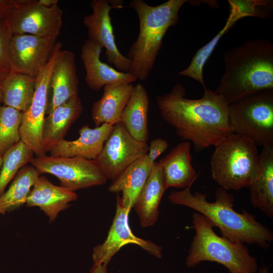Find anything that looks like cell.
I'll list each match as a JSON object with an SVG mask.
<instances>
[{
  "label": "cell",
  "mask_w": 273,
  "mask_h": 273,
  "mask_svg": "<svg viewBox=\"0 0 273 273\" xmlns=\"http://www.w3.org/2000/svg\"><path fill=\"white\" fill-rule=\"evenodd\" d=\"M79 79L75 54L61 50L52 71L46 115L69 99L78 96Z\"/></svg>",
  "instance_id": "15"
},
{
  "label": "cell",
  "mask_w": 273,
  "mask_h": 273,
  "mask_svg": "<svg viewBox=\"0 0 273 273\" xmlns=\"http://www.w3.org/2000/svg\"><path fill=\"white\" fill-rule=\"evenodd\" d=\"M214 147L210 168L213 179L227 191L248 187L257 164V146L233 133Z\"/></svg>",
  "instance_id": "6"
},
{
  "label": "cell",
  "mask_w": 273,
  "mask_h": 273,
  "mask_svg": "<svg viewBox=\"0 0 273 273\" xmlns=\"http://www.w3.org/2000/svg\"><path fill=\"white\" fill-rule=\"evenodd\" d=\"M77 198L75 192L56 186L45 176H39L31 190L26 205L39 207L52 222L60 212L70 207V202Z\"/></svg>",
  "instance_id": "21"
},
{
  "label": "cell",
  "mask_w": 273,
  "mask_h": 273,
  "mask_svg": "<svg viewBox=\"0 0 273 273\" xmlns=\"http://www.w3.org/2000/svg\"><path fill=\"white\" fill-rule=\"evenodd\" d=\"M84 109L80 98L74 97L57 107L44 119L42 139L46 153L56 143L64 139L69 129Z\"/></svg>",
  "instance_id": "22"
},
{
  "label": "cell",
  "mask_w": 273,
  "mask_h": 273,
  "mask_svg": "<svg viewBox=\"0 0 273 273\" xmlns=\"http://www.w3.org/2000/svg\"><path fill=\"white\" fill-rule=\"evenodd\" d=\"M62 46L61 43L56 42L49 61L36 77L35 89L31 105L23 112L20 127L21 140L36 157L46 155L42 145V125L48 106L52 71Z\"/></svg>",
  "instance_id": "10"
},
{
  "label": "cell",
  "mask_w": 273,
  "mask_h": 273,
  "mask_svg": "<svg viewBox=\"0 0 273 273\" xmlns=\"http://www.w3.org/2000/svg\"><path fill=\"white\" fill-rule=\"evenodd\" d=\"M149 145L134 139L119 122L94 160L106 178L115 180L130 165L147 155Z\"/></svg>",
  "instance_id": "11"
},
{
  "label": "cell",
  "mask_w": 273,
  "mask_h": 273,
  "mask_svg": "<svg viewBox=\"0 0 273 273\" xmlns=\"http://www.w3.org/2000/svg\"><path fill=\"white\" fill-rule=\"evenodd\" d=\"M186 0H169L152 6L143 0H132L129 7L138 14L139 33L126 57L131 61L129 73L137 79L145 80L153 69L168 29L177 24L178 12Z\"/></svg>",
  "instance_id": "4"
},
{
  "label": "cell",
  "mask_w": 273,
  "mask_h": 273,
  "mask_svg": "<svg viewBox=\"0 0 273 273\" xmlns=\"http://www.w3.org/2000/svg\"><path fill=\"white\" fill-rule=\"evenodd\" d=\"M35 84L36 77L11 71L0 82L3 105L26 111L32 101Z\"/></svg>",
  "instance_id": "27"
},
{
  "label": "cell",
  "mask_w": 273,
  "mask_h": 273,
  "mask_svg": "<svg viewBox=\"0 0 273 273\" xmlns=\"http://www.w3.org/2000/svg\"><path fill=\"white\" fill-rule=\"evenodd\" d=\"M14 8L5 19L12 34H28L57 39L63 11L58 5L48 7L38 0H13Z\"/></svg>",
  "instance_id": "9"
},
{
  "label": "cell",
  "mask_w": 273,
  "mask_h": 273,
  "mask_svg": "<svg viewBox=\"0 0 273 273\" xmlns=\"http://www.w3.org/2000/svg\"><path fill=\"white\" fill-rule=\"evenodd\" d=\"M225 72L215 92L229 105L243 97L273 89V46L264 39L248 40L224 55Z\"/></svg>",
  "instance_id": "3"
},
{
  "label": "cell",
  "mask_w": 273,
  "mask_h": 273,
  "mask_svg": "<svg viewBox=\"0 0 273 273\" xmlns=\"http://www.w3.org/2000/svg\"><path fill=\"white\" fill-rule=\"evenodd\" d=\"M191 143L185 141L173 147L158 162L166 189H185L192 186L198 174L192 164Z\"/></svg>",
  "instance_id": "20"
},
{
  "label": "cell",
  "mask_w": 273,
  "mask_h": 273,
  "mask_svg": "<svg viewBox=\"0 0 273 273\" xmlns=\"http://www.w3.org/2000/svg\"><path fill=\"white\" fill-rule=\"evenodd\" d=\"M56 39L28 34H12L9 44L11 71L36 77L49 61Z\"/></svg>",
  "instance_id": "13"
},
{
  "label": "cell",
  "mask_w": 273,
  "mask_h": 273,
  "mask_svg": "<svg viewBox=\"0 0 273 273\" xmlns=\"http://www.w3.org/2000/svg\"><path fill=\"white\" fill-rule=\"evenodd\" d=\"M114 125L103 123L91 128L85 125L78 131L79 138L74 141L63 139L52 146L50 156L61 157H80L95 160L101 152Z\"/></svg>",
  "instance_id": "17"
},
{
  "label": "cell",
  "mask_w": 273,
  "mask_h": 273,
  "mask_svg": "<svg viewBox=\"0 0 273 273\" xmlns=\"http://www.w3.org/2000/svg\"><path fill=\"white\" fill-rule=\"evenodd\" d=\"M154 162L146 155L133 162L110 185L108 188L110 192H121V203L127 210L130 211L133 208L151 173Z\"/></svg>",
  "instance_id": "25"
},
{
  "label": "cell",
  "mask_w": 273,
  "mask_h": 273,
  "mask_svg": "<svg viewBox=\"0 0 273 273\" xmlns=\"http://www.w3.org/2000/svg\"><path fill=\"white\" fill-rule=\"evenodd\" d=\"M2 103V92L0 88V106H1V104Z\"/></svg>",
  "instance_id": "37"
},
{
  "label": "cell",
  "mask_w": 273,
  "mask_h": 273,
  "mask_svg": "<svg viewBox=\"0 0 273 273\" xmlns=\"http://www.w3.org/2000/svg\"><path fill=\"white\" fill-rule=\"evenodd\" d=\"M269 267L268 265H263L258 268L257 273H268Z\"/></svg>",
  "instance_id": "36"
},
{
  "label": "cell",
  "mask_w": 273,
  "mask_h": 273,
  "mask_svg": "<svg viewBox=\"0 0 273 273\" xmlns=\"http://www.w3.org/2000/svg\"><path fill=\"white\" fill-rule=\"evenodd\" d=\"M149 99L146 88L140 83L133 86L120 122L134 139L141 142H147L149 138Z\"/></svg>",
  "instance_id": "26"
},
{
  "label": "cell",
  "mask_w": 273,
  "mask_h": 273,
  "mask_svg": "<svg viewBox=\"0 0 273 273\" xmlns=\"http://www.w3.org/2000/svg\"><path fill=\"white\" fill-rule=\"evenodd\" d=\"M250 202L266 216L273 217V145L262 147L248 187Z\"/></svg>",
  "instance_id": "19"
},
{
  "label": "cell",
  "mask_w": 273,
  "mask_h": 273,
  "mask_svg": "<svg viewBox=\"0 0 273 273\" xmlns=\"http://www.w3.org/2000/svg\"><path fill=\"white\" fill-rule=\"evenodd\" d=\"M90 6L93 12L83 19L88 39L105 49V55L109 63L120 72L129 73L131 61L119 51L113 33L110 12L115 7L107 0H92Z\"/></svg>",
  "instance_id": "14"
},
{
  "label": "cell",
  "mask_w": 273,
  "mask_h": 273,
  "mask_svg": "<svg viewBox=\"0 0 273 273\" xmlns=\"http://www.w3.org/2000/svg\"><path fill=\"white\" fill-rule=\"evenodd\" d=\"M166 190L161 168L155 161L133 207L142 227L152 226L157 222L159 205Z\"/></svg>",
  "instance_id": "23"
},
{
  "label": "cell",
  "mask_w": 273,
  "mask_h": 273,
  "mask_svg": "<svg viewBox=\"0 0 273 273\" xmlns=\"http://www.w3.org/2000/svg\"><path fill=\"white\" fill-rule=\"evenodd\" d=\"M168 144L163 139L157 138L152 140L149 146L147 156L152 162H155L156 159L167 149Z\"/></svg>",
  "instance_id": "32"
},
{
  "label": "cell",
  "mask_w": 273,
  "mask_h": 273,
  "mask_svg": "<svg viewBox=\"0 0 273 273\" xmlns=\"http://www.w3.org/2000/svg\"><path fill=\"white\" fill-rule=\"evenodd\" d=\"M34 153L22 141L10 148L2 157L0 170V196L9 183L26 164L30 163Z\"/></svg>",
  "instance_id": "29"
},
{
  "label": "cell",
  "mask_w": 273,
  "mask_h": 273,
  "mask_svg": "<svg viewBox=\"0 0 273 273\" xmlns=\"http://www.w3.org/2000/svg\"><path fill=\"white\" fill-rule=\"evenodd\" d=\"M30 163L38 172L57 177L60 186L71 192L105 184L107 178L94 160L80 157L42 156Z\"/></svg>",
  "instance_id": "8"
},
{
  "label": "cell",
  "mask_w": 273,
  "mask_h": 273,
  "mask_svg": "<svg viewBox=\"0 0 273 273\" xmlns=\"http://www.w3.org/2000/svg\"><path fill=\"white\" fill-rule=\"evenodd\" d=\"M186 94L185 87L177 84L169 93L156 97L162 118L183 140L191 142L199 152L215 146L233 133L229 104L221 96L206 87L200 99H188Z\"/></svg>",
  "instance_id": "1"
},
{
  "label": "cell",
  "mask_w": 273,
  "mask_h": 273,
  "mask_svg": "<svg viewBox=\"0 0 273 273\" xmlns=\"http://www.w3.org/2000/svg\"><path fill=\"white\" fill-rule=\"evenodd\" d=\"M228 110L234 133L256 146L273 145V89L247 95L229 105Z\"/></svg>",
  "instance_id": "7"
},
{
  "label": "cell",
  "mask_w": 273,
  "mask_h": 273,
  "mask_svg": "<svg viewBox=\"0 0 273 273\" xmlns=\"http://www.w3.org/2000/svg\"><path fill=\"white\" fill-rule=\"evenodd\" d=\"M14 6L13 0H0V20H5Z\"/></svg>",
  "instance_id": "33"
},
{
  "label": "cell",
  "mask_w": 273,
  "mask_h": 273,
  "mask_svg": "<svg viewBox=\"0 0 273 273\" xmlns=\"http://www.w3.org/2000/svg\"><path fill=\"white\" fill-rule=\"evenodd\" d=\"M23 112L11 107L0 106V157L21 141L20 127Z\"/></svg>",
  "instance_id": "30"
},
{
  "label": "cell",
  "mask_w": 273,
  "mask_h": 273,
  "mask_svg": "<svg viewBox=\"0 0 273 273\" xmlns=\"http://www.w3.org/2000/svg\"><path fill=\"white\" fill-rule=\"evenodd\" d=\"M39 3L48 7L58 5V0H38Z\"/></svg>",
  "instance_id": "35"
},
{
  "label": "cell",
  "mask_w": 273,
  "mask_h": 273,
  "mask_svg": "<svg viewBox=\"0 0 273 273\" xmlns=\"http://www.w3.org/2000/svg\"><path fill=\"white\" fill-rule=\"evenodd\" d=\"M90 273H108L107 266L104 264H93Z\"/></svg>",
  "instance_id": "34"
},
{
  "label": "cell",
  "mask_w": 273,
  "mask_h": 273,
  "mask_svg": "<svg viewBox=\"0 0 273 273\" xmlns=\"http://www.w3.org/2000/svg\"><path fill=\"white\" fill-rule=\"evenodd\" d=\"M230 14L223 28L207 43L199 49L194 55L189 66L178 74L192 78L205 86L203 78L205 64L214 51L220 38L240 19L255 16V8L252 1H228Z\"/></svg>",
  "instance_id": "18"
},
{
  "label": "cell",
  "mask_w": 273,
  "mask_h": 273,
  "mask_svg": "<svg viewBox=\"0 0 273 273\" xmlns=\"http://www.w3.org/2000/svg\"><path fill=\"white\" fill-rule=\"evenodd\" d=\"M2 162H3L2 157H0V170H1V166L2 164Z\"/></svg>",
  "instance_id": "38"
},
{
  "label": "cell",
  "mask_w": 273,
  "mask_h": 273,
  "mask_svg": "<svg viewBox=\"0 0 273 273\" xmlns=\"http://www.w3.org/2000/svg\"><path fill=\"white\" fill-rule=\"evenodd\" d=\"M12 35L5 20H0V82L11 72L9 44Z\"/></svg>",
  "instance_id": "31"
},
{
  "label": "cell",
  "mask_w": 273,
  "mask_h": 273,
  "mask_svg": "<svg viewBox=\"0 0 273 273\" xmlns=\"http://www.w3.org/2000/svg\"><path fill=\"white\" fill-rule=\"evenodd\" d=\"M130 211L122 205L121 197L117 194L115 214L105 241L93 249L92 258L94 264L108 266L112 257L124 246L132 244L138 245L155 257H162V247L149 240L135 236L128 222Z\"/></svg>",
  "instance_id": "12"
},
{
  "label": "cell",
  "mask_w": 273,
  "mask_h": 273,
  "mask_svg": "<svg viewBox=\"0 0 273 273\" xmlns=\"http://www.w3.org/2000/svg\"><path fill=\"white\" fill-rule=\"evenodd\" d=\"M192 223L195 234L185 260L187 267L210 261L222 265L230 273H257V260L245 244L218 236L212 223L198 212L193 213Z\"/></svg>",
  "instance_id": "5"
},
{
  "label": "cell",
  "mask_w": 273,
  "mask_h": 273,
  "mask_svg": "<svg viewBox=\"0 0 273 273\" xmlns=\"http://www.w3.org/2000/svg\"><path fill=\"white\" fill-rule=\"evenodd\" d=\"M133 87L132 83H126L110 84L104 86L102 97L94 102L92 108V118L96 126L103 123L115 125L120 122L121 114Z\"/></svg>",
  "instance_id": "24"
},
{
  "label": "cell",
  "mask_w": 273,
  "mask_h": 273,
  "mask_svg": "<svg viewBox=\"0 0 273 273\" xmlns=\"http://www.w3.org/2000/svg\"><path fill=\"white\" fill-rule=\"evenodd\" d=\"M103 48L98 43L87 38L83 44L80 57L85 70V81L88 87L98 91L107 84L132 83L137 79L129 73L116 70L100 60Z\"/></svg>",
  "instance_id": "16"
},
{
  "label": "cell",
  "mask_w": 273,
  "mask_h": 273,
  "mask_svg": "<svg viewBox=\"0 0 273 273\" xmlns=\"http://www.w3.org/2000/svg\"><path fill=\"white\" fill-rule=\"evenodd\" d=\"M191 187L172 192L168 196L169 201L201 214L219 229L221 236L231 240L255 245L264 249L270 247L273 241L271 230L247 210L236 211L235 198L229 191L219 187L215 192V200L209 202L206 194L198 191L192 193Z\"/></svg>",
  "instance_id": "2"
},
{
  "label": "cell",
  "mask_w": 273,
  "mask_h": 273,
  "mask_svg": "<svg viewBox=\"0 0 273 273\" xmlns=\"http://www.w3.org/2000/svg\"><path fill=\"white\" fill-rule=\"evenodd\" d=\"M40 173L33 166L19 170L9 189L0 196V215L5 214L24 204Z\"/></svg>",
  "instance_id": "28"
}]
</instances>
